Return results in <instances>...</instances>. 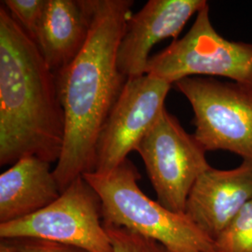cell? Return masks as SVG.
Returning a JSON list of instances; mask_svg holds the SVG:
<instances>
[{
    "instance_id": "obj_1",
    "label": "cell",
    "mask_w": 252,
    "mask_h": 252,
    "mask_svg": "<svg viewBox=\"0 0 252 252\" xmlns=\"http://www.w3.org/2000/svg\"><path fill=\"white\" fill-rule=\"evenodd\" d=\"M133 5L132 0H94L85 45L54 73L65 121L63 150L54 170L61 192L77 178L94 172L101 130L127 81L117 54Z\"/></svg>"
},
{
    "instance_id": "obj_2",
    "label": "cell",
    "mask_w": 252,
    "mask_h": 252,
    "mask_svg": "<svg viewBox=\"0 0 252 252\" xmlns=\"http://www.w3.org/2000/svg\"><path fill=\"white\" fill-rule=\"evenodd\" d=\"M64 130L55 74L1 3L0 165H12L27 156L58 162Z\"/></svg>"
},
{
    "instance_id": "obj_3",
    "label": "cell",
    "mask_w": 252,
    "mask_h": 252,
    "mask_svg": "<svg viewBox=\"0 0 252 252\" xmlns=\"http://www.w3.org/2000/svg\"><path fill=\"white\" fill-rule=\"evenodd\" d=\"M82 177L100 197L104 223L154 239L172 252H216L214 240L185 214L172 212L145 194L137 184L141 175L128 158L109 173Z\"/></svg>"
},
{
    "instance_id": "obj_4",
    "label": "cell",
    "mask_w": 252,
    "mask_h": 252,
    "mask_svg": "<svg viewBox=\"0 0 252 252\" xmlns=\"http://www.w3.org/2000/svg\"><path fill=\"white\" fill-rule=\"evenodd\" d=\"M174 85L188 77H221L252 86V43L226 39L213 27L207 5L186 35L151 56L147 73Z\"/></svg>"
},
{
    "instance_id": "obj_5",
    "label": "cell",
    "mask_w": 252,
    "mask_h": 252,
    "mask_svg": "<svg viewBox=\"0 0 252 252\" xmlns=\"http://www.w3.org/2000/svg\"><path fill=\"white\" fill-rule=\"evenodd\" d=\"M176 88L193 109L194 136L207 152L227 151L252 161V86L188 77Z\"/></svg>"
},
{
    "instance_id": "obj_6",
    "label": "cell",
    "mask_w": 252,
    "mask_h": 252,
    "mask_svg": "<svg viewBox=\"0 0 252 252\" xmlns=\"http://www.w3.org/2000/svg\"><path fill=\"white\" fill-rule=\"evenodd\" d=\"M135 152L143 160L157 202L172 212L184 214L193 184L211 168L204 147L164 108Z\"/></svg>"
},
{
    "instance_id": "obj_7",
    "label": "cell",
    "mask_w": 252,
    "mask_h": 252,
    "mask_svg": "<svg viewBox=\"0 0 252 252\" xmlns=\"http://www.w3.org/2000/svg\"><path fill=\"white\" fill-rule=\"evenodd\" d=\"M0 237H31L72 245L89 252H113L103 225L100 197L82 176L50 206L30 216L0 223Z\"/></svg>"
},
{
    "instance_id": "obj_8",
    "label": "cell",
    "mask_w": 252,
    "mask_h": 252,
    "mask_svg": "<svg viewBox=\"0 0 252 252\" xmlns=\"http://www.w3.org/2000/svg\"><path fill=\"white\" fill-rule=\"evenodd\" d=\"M172 84L146 74L128 78L123 92L100 133L94 173L114 170L135 151L160 117Z\"/></svg>"
},
{
    "instance_id": "obj_9",
    "label": "cell",
    "mask_w": 252,
    "mask_h": 252,
    "mask_svg": "<svg viewBox=\"0 0 252 252\" xmlns=\"http://www.w3.org/2000/svg\"><path fill=\"white\" fill-rule=\"evenodd\" d=\"M206 0H150L126 22L118 49V67L126 78L146 75L150 52L165 38L174 40Z\"/></svg>"
},
{
    "instance_id": "obj_10",
    "label": "cell",
    "mask_w": 252,
    "mask_h": 252,
    "mask_svg": "<svg viewBox=\"0 0 252 252\" xmlns=\"http://www.w3.org/2000/svg\"><path fill=\"white\" fill-rule=\"evenodd\" d=\"M252 198V161L229 170L211 167L193 184L184 214L215 241Z\"/></svg>"
},
{
    "instance_id": "obj_11",
    "label": "cell",
    "mask_w": 252,
    "mask_h": 252,
    "mask_svg": "<svg viewBox=\"0 0 252 252\" xmlns=\"http://www.w3.org/2000/svg\"><path fill=\"white\" fill-rule=\"evenodd\" d=\"M94 6V0H47L35 43L53 72L81 53L90 33Z\"/></svg>"
},
{
    "instance_id": "obj_12",
    "label": "cell",
    "mask_w": 252,
    "mask_h": 252,
    "mask_svg": "<svg viewBox=\"0 0 252 252\" xmlns=\"http://www.w3.org/2000/svg\"><path fill=\"white\" fill-rule=\"evenodd\" d=\"M61 193L50 162L36 156L24 157L0 175V223L30 216Z\"/></svg>"
},
{
    "instance_id": "obj_13",
    "label": "cell",
    "mask_w": 252,
    "mask_h": 252,
    "mask_svg": "<svg viewBox=\"0 0 252 252\" xmlns=\"http://www.w3.org/2000/svg\"><path fill=\"white\" fill-rule=\"evenodd\" d=\"M214 242L216 252H252V198Z\"/></svg>"
},
{
    "instance_id": "obj_14",
    "label": "cell",
    "mask_w": 252,
    "mask_h": 252,
    "mask_svg": "<svg viewBox=\"0 0 252 252\" xmlns=\"http://www.w3.org/2000/svg\"><path fill=\"white\" fill-rule=\"evenodd\" d=\"M113 252H172L162 244L124 227L104 223Z\"/></svg>"
},
{
    "instance_id": "obj_15",
    "label": "cell",
    "mask_w": 252,
    "mask_h": 252,
    "mask_svg": "<svg viewBox=\"0 0 252 252\" xmlns=\"http://www.w3.org/2000/svg\"><path fill=\"white\" fill-rule=\"evenodd\" d=\"M12 17L34 42L45 12L47 0H4L1 1Z\"/></svg>"
},
{
    "instance_id": "obj_16",
    "label": "cell",
    "mask_w": 252,
    "mask_h": 252,
    "mask_svg": "<svg viewBox=\"0 0 252 252\" xmlns=\"http://www.w3.org/2000/svg\"><path fill=\"white\" fill-rule=\"evenodd\" d=\"M1 241L8 246L10 252H89L72 245L31 237L1 239Z\"/></svg>"
},
{
    "instance_id": "obj_17",
    "label": "cell",
    "mask_w": 252,
    "mask_h": 252,
    "mask_svg": "<svg viewBox=\"0 0 252 252\" xmlns=\"http://www.w3.org/2000/svg\"><path fill=\"white\" fill-rule=\"evenodd\" d=\"M0 252H10L8 246L3 241H1V243H0Z\"/></svg>"
}]
</instances>
